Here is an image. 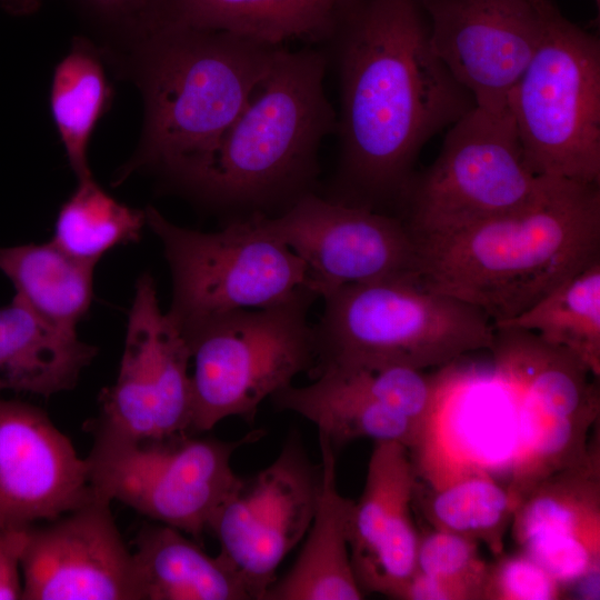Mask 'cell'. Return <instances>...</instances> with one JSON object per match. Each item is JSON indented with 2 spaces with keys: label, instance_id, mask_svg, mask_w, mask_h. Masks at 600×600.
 Instances as JSON below:
<instances>
[{
  "label": "cell",
  "instance_id": "20",
  "mask_svg": "<svg viewBox=\"0 0 600 600\" xmlns=\"http://www.w3.org/2000/svg\"><path fill=\"white\" fill-rule=\"evenodd\" d=\"M360 0H168L164 23L230 32L264 44L327 47Z\"/></svg>",
  "mask_w": 600,
  "mask_h": 600
},
{
  "label": "cell",
  "instance_id": "14",
  "mask_svg": "<svg viewBox=\"0 0 600 600\" xmlns=\"http://www.w3.org/2000/svg\"><path fill=\"white\" fill-rule=\"evenodd\" d=\"M261 221L302 260L317 298L350 283L418 277L417 242L400 217L313 192Z\"/></svg>",
  "mask_w": 600,
  "mask_h": 600
},
{
  "label": "cell",
  "instance_id": "2",
  "mask_svg": "<svg viewBox=\"0 0 600 600\" xmlns=\"http://www.w3.org/2000/svg\"><path fill=\"white\" fill-rule=\"evenodd\" d=\"M416 242L424 288L509 320L600 260V184L556 179L520 210Z\"/></svg>",
  "mask_w": 600,
  "mask_h": 600
},
{
  "label": "cell",
  "instance_id": "5",
  "mask_svg": "<svg viewBox=\"0 0 600 600\" xmlns=\"http://www.w3.org/2000/svg\"><path fill=\"white\" fill-rule=\"evenodd\" d=\"M313 326L314 378L323 371L442 367L494 343L478 307L424 288L418 277L346 284L326 298Z\"/></svg>",
  "mask_w": 600,
  "mask_h": 600
},
{
  "label": "cell",
  "instance_id": "21",
  "mask_svg": "<svg viewBox=\"0 0 600 600\" xmlns=\"http://www.w3.org/2000/svg\"><path fill=\"white\" fill-rule=\"evenodd\" d=\"M98 348L60 329L14 296L0 308V390L44 398L74 388Z\"/></svg>",
  "mask_w": 600,
  "mask_h": 600
},
{
  "label": "cell",
  "instance_id": "34",
  "mask_svg": "<svg viewBox=\"0 0 600 600\" xmlns=\"http://www.w3.org/2000/svg\"><path fill=\"white\" fill-rule=\"evenodd\" d=\"M567 591L589 576H599L600 550L570 536L533 533L517 543Z\"/></svg>",
  "mask_w": 600,
  "mask_h": 600
},
{
  "label": "cell",
  "instance_id": "25",
  "mask_svg": "<svg viewBox=\"0 0 600 600\" xmlns=\"http://www.w3.org/2000/svg\"><path fill=\"white\" fill-rule=\"evenodd\" d=\"M94 266L52 241L0 248V270L16 296L51 324L72 332L90 310Z\"/></svg>",
  "mask_w": 600,
  "mask_h": 600
},
{
  "label": "cell",
  "instance_id": "10",
  "mask_svg": "<svg viewBox=\"0 0 600 600\" xmlns=\"http://www.w3.org/2000/svg\"><path fill=\"white\" fill-rule=\"evenodd\" d=\"M491 352L497 376L518 404L507 484L516 510L541 481L587 460L589 433L599 421V388L577 356L530 331H500Z\"/></svg>",
  "mask_w": 600,
  "mask_h": 600
},
{
  "label": "cell",
  "instance_id": "7",
  "mask_svg": "<svg viewBox=\"0 0 600 600\" xmlns=\"http://www.w3.org/2000/svg\"><path fill=\"white\" fill-rule=\"evenodd\" d=\"M316 298L234 310L182 333L193 361L190 431H209L229 417L252 422L266 398L312 372L316 338L307 316Z\"/></svg>",
  "mask_w": 600,
  "mask_h": 600
},
{
  "label": "cell",
  "instance_id": "17",
  "mask_svg": "<svg viewBox=\"0 0 600 600\" xmlns=\"http://www.w3.org/2000/svg\"><path fill=\"white\" fill-rule=\"evenodd\" d=\"M97 497L90 466L39 407L0 398V528H28Z\"/></svg>",
  "mask_w": 600,
  "mask_h": 600
},
{
  "label": "cell",
  "instance_id": "1",
  "mask_svg": "<svg viewBox=\"0 0 600 600\" xmlns=\"http://www.w3.org/2000/svg\"><path fill=\"white\" fill-rule=\"evenodd\" d=\"M327 47L340 84V154L323 197L399 209L424 143L473 97L433 51L421 0H360Z\"/></svg>",
  "mask_w": 600,
  "mask_h": 600
},
{
  "label": "cell",
  "instance_id": "28",
  "mask_svg": "<svg viewBox=\"0 0 600 600\" xmlns=\"http://www.w3.org/2000/svg\"><path fill=\"white\" fill-rule=\"evenodd\" d=\"M144 226V210L119 202L91 177L79 180L60 207L51 241L69 256L97 264L113 248L137 242Z\"/></svg>",
  "mask_w": 600,
  "mask_h": 600
},
{
  "label": "cell",
  "instance_id": "11",
  "mask_svg": "<svg viewBox=\"0 0 600 600\" xmlns=\"http://www.w3.org/2000/svg\"><path fill=\"white\" fill-rule=\"evenodd\" d=\"M190 361L184 337L159 307L153 278L141 274L117 379L101 390L99 414L87 426L93 434L91 450L187 434L192 417Z\"/></svg>",
  "mask_w": 600,
  "mask_h": 600
},
{
  "label": "cell",
  "instance_id": "3",
  "mask_svg": "<svg viewBox=\"0 0 600 600\" xmlns=\"http://www.w3.org/2000/svg\"><path fill=\"white\" fill-rule=\"evenodd\" d=\"M280 48L164 23L122 74L139 89L144 116L137 151L117 181L150 170L181 188L244 109Z\"/></svg>",
  "mask_w": 600,
  "mask_h": 600
},
{
  "label": "cell",
  "instance_id": "26",
  "mask_svg": "<svg viewBox=\"0 0 600 600\" xmlns=\"http://www.w3.org/2000/svg\"><path fill=\"white\" fill-rule=\"evenodd\" d=\"M510 529L516 543L533 533H559L600 550L599 432L587 460L551 474L518 504Z\"/></svg>",
  "mask_w": 600,
  "mask_h": 600
},
{
  "label": "cell",
  "instance_id": "22",
  "mask_svg": "<svg viewBox=\"0 0 600 600\" xmlns=\"http://www.w3.org/2000/svg\"><path fill=\"white\" fill-rule=\"evenodd\" d=\"M270 398L277 408L293 411L312 422L334 449L369 438L396 441L410 452H417L427 440L426 430L383 406L340 372H321L312 383L289 384Z\"/></svg>",
  "mask_w": 600,
  "mask_h": 600
},
{
  "label": "cell",
  "instance_id": "9",
  "mask_svg": "<svg viewBox=\"0 0 600 600\" xmlns=\"http://www.w3.org/2000/svg\"><path fill=\"white\" fill-rule=\"evenodd\" d=\"M556 179L526 164L509 108L474 106L451 124L433 163L414 173L400 218L416 239L442 236L520 210Z\"/></svg>",
  "mask_w": 600,
  "mask_h": 600
},
{
  "label": "cell",
  "instance_id": "30",
  "mask_svg": "<svg viewBox=\"0 0 600 600\" xmlns=\"http://www.w3.org/2000/svg\"><path fill=\"white\" fill-rule=\"evenodd\" d=\"M109 69L121 77L140 48L164 24L168 0H63Z\"/></svg>",
  "mask_w": 600,
  "mask_h": 600
},
{
  "label": "cell",
  "instance_id": "8",
  "mask_svg": "<svg viewBox=\"0 0 600 600\" xmlns=\"http://www.w3.org/2000/svg\"><path fill=\"white\" fill-rule=\"evenodd\" d=\"M144 212L170 267L172 301L167 313L181 333L234 310L312 293L302 260L264 228L261 213L202 232L170 222L151 206Z\"/></svg>",
  "mask_w": 600,
  "mask_h": 600
},
{
  "label": "cell",
  "instance_id": "4",
  "mask_svg": "<svg viewBox=\"0 0 600 600\" xmlns=\"http://www.w3.org/2000/svg\"><path fill=\"white\" fill-rule=\"evenodd\" d=\"M322 49H279L271 68L213 151L180 188L216 208L276 216L317 192L319 149L337 132Z\"/></svg>",
  "mask_w": 600,
  "mask_h": 600
},
{
  "label": "cell",
  "instance_id": "13",
  "mask_svg": "<svg viewBox=\"0 0 600 600\" xmlns=\"http://www.w3.org/2000/svg\"><path fill=\"white\" fill-rule=\"evenodd\" d=\"M321 483L298 434L276 460L233 487L213 513L210 531L219 554L238 572L252 600H263L287 554L306 537Z\"/></svg>",
  "mask_w": 600,
  "mask_h": 600
},
{
  "label": "cell",
  "instance_id": "23",
  "mask_svg": "<svg viewBox=\"0 0 600 600\" xmlns=\"http://www.w3.org/2000/svg\"><path fill=\"white\" fill-rule=\"evenodd\" d=\"M132 552L140 600H252L238 572L182 531L143 526Z\"/></svg>",
  "mask_w": 600,
  "mask_h": 600
},
{
  "label": "cell",
  "instance_id": "38",
  "mask_svg": "<svg viewBox=\"0 0 600 600\" xmlns=\"http://www.w3.org/2000/svg\"><path fill=\"white\" fill-rule=\"evenodd\" d=\"M593 1H594L596 6H597V8H598V10H599V8H600V0H593Z\"/></svg>",
  "mask_w": 600,
  "mask_h": 600
},
{
  "label": "cell",
  "instance_id": "32",
  "mask_svg": "<svg viewBox=\"0 0 600 600\" xmlns=\"http://www.w3.org/2000/svg\"><path fill=\"white\" fill-rule=\"evenodd\" d=\"M489 562L479 552V543L462 536L432 529L419 536L417 570L471 586L481 593Z\"/></svg>",
  "mask_w": 600,
  "mask_h": 600
},
{
  "label": "cell",
  "instance_id": "6",
  "mask_svg": "<svg viewBox=\"0 0 600 600\" xmlns=\"http://www.w3.org/2000/svg\"><path fill=\"white\" fill-rule=\"evenodd\" d=\"M540 37L508 97L523 158L537 176L600 184V41L550 0Z\"/></svg>",
  "mask_w": 600,
  "mask_h": 600
},
{
  "label": "cell",
  "instance_id": "31",
  "mask_svg": "<svg viewBox=\"0 0 600 600\" xmlns=\"http://www.w3.org/2000/svg\"><path fill=\"white\" fill-rule=\"evenodd\" d=\"M340 373L350 377L376 400L428 432L436 411L437 394L421 370L388 367L374 371Z\"/></svg>",
  "mask_w": 600,
  "mask_h": 600
},
{
  "label": "cell",
  "instance_id": "35",
  "mask_svg": "<svg viewBox=\"0 0 600 600\" xmlns=\"http://www.w3.org/2000/svg\"><path fill=\"white\" fill-rule=\"evenodd\" d=\"M29 528H0V600L22 599L21 558Z\"/></svg>",
  "mask_w": 600,
  "mask_h": 600
},
{
  "label": "cell",
  "instance_id": "12",
  "mask_svg": "<svg viewBox=\"0 0 600 600\" xmlns=\"http://www.w3.org/2000/svg\"><path fill=\"white\" fill-rule=\"evenodd\" d=\"M253 431L236 441L187 434L91 450L87 460L97 497L117 500L147 518L173 527L196 541L238 483L233 452L256 441Z\"/></svg>",
  "mask_w": 600,
  "mask_h": 600
},
{
  "label": "cell",
  "instance_id": "19",
  "mask_svg": "<svg viewBox=\"0 0 600 600\" xmlns=\"http://www.w3.org/2000/svg\"><path fill=\"white\" fill-rule=\"evenodd\" d=\"M321 483L301 551L263 600H359L364 597L351 563L349 533L354 501L338 488L336 449L319 434Z\"/></svg>",
  "mask_w": 600,
  "mask_h": 600
},
{
  "label": "cell",
  "instance_id": "16",
  "mask_svg": "<svg viewBox=\"0 0 600 600\" xmlns=\"http://www.w3.org/2000/svg\"><path fill=\"white\" fill-rule=\"evenodd\" d=\"M433 51L476 106L503 110L540 37L536 0H421Z\"/></svg>",
  "mask_w": 600,
  "mask_h": 600
},
{
  "label": "cell",
  "instance_id": "15",
  "mask_svg": "<svg viewBox=\"0 0 600 600\" xmlns=\"http://www.w3.org/2000/svg\"><path fill=\"white\" fill-rule=\"evenodd\" d=\"M96 497L29 528L21 558L23 600H140L133 556Z\"/></svg>",
  "mask_w": 600,
  "mask_h": 600
},
{
  "label": "cell",
  "instance_id": "33",
  "mask_svg": "<svg viewBox=\"0 0 600 600\" xmlns=\"http://www.w3.org/2000/svg\"><path fill=\"white\" fill-rule=\"evenodd\" d=\"M567 591L544 569L519 550L489 563L482 600H559Z\"/></svg>",
  "mask_w": 600,
  "mask_h": 600
},
{
  "label": "cell",
  "instance_id": "24",
  "mask_svg": "<svg viewBox=\"0 0 600 600\" xmlns=\"http://www.w3.org/2000/svg\"><path fill=\"white\" fill-rule=\"evenodd\" d=\"M108 69L100 50L78 34L52 73L51 118L78 181L93 177L88 160L89 143L114 96Z\"/></svg>",
  "mask_w": 600,
  "mask_h": 600
},
{
  "label": "cell",
  "instance_id": "36",
  "mask_svg": "<svg viewBox=\"0 0 600 600\" xmlns=\"http://www.w3.org/2000/svg\"><path fill=\"white\" fill-rule=\"evenodd\" d=\"M400 600H481L478 589L416 570L398 594Z\"/></svg>",
  "mask_w": 600,
  "mask_h": 600
},
{
  "label": "cell",
  "instance_id": "29",
  "mask_svg": "<svg viewBox=\"0 0 600 600\" xmlns=\"http://www.w3.org/2000/svg\"><path fill=\"white\" fill-rule=\"evenodd\" d=\"M433 529L483 543L497 557L504 552L514 503L507 487L484 474H473L431 492L422 501Z\"/></svg>",
  "mask_w": 600,
  "mask_h": 600
},
{
  "label": "cell",
  "instance_id": "18",
  "mask_svg": "<svg viewBox=\"0 0 600 600\" xmlns=\"http://www.w3.org/2000/svg\"><path fill=\"white\" fill-rule=\"evenodd\" d=\"M417 477L408 448L374 441L349 533L351 563L363 593L397 599L417 570L419 533L411 513Z\"/></svg>",
  "mask_w": 600,
  "mask_h": 600
},
{
  "label": "cell",
  "instance_id": "37",
  "mask_svg": "<svg viewBox=\"0 0 600 600\" xmlns=\"http://www.w3.org/2000/svg\"><path fill=\"white\" fill-rule=\"evenodd\" d=\"M3 9L13 16H29L41 6V0H0Z\"/></svg>",
  "mask_w": 600,
  "mask_h": 600
},
{
  "label": "cell",
  "instance_id": "27",
  "mask_svg": "<svg viewBox=\"0 0 600 600\" xmlns=\"http://www.w3.org/2000/svg\"><path fill=\"white\" fill-rule=\"evenodd\" d=\"M493 328L530 331L562 347L600 376V260L572 276L517 317Z\"/></svg>",
  "mask_w": 600,
  "mask_h": 600
}]
</instances>
